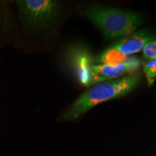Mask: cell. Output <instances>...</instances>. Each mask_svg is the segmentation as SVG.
Wrapping results in <instances>:
<instances>
[{"label": "cell", "instance_id": "52a82bcc", "mask_svg": "<svg viewBox=\"0 0 156 156\" xmlns=\"http://www.w3.org/2000/svg\"><path fill=\"white\" fill-rule=\"evenodd\" d=\"M130 58L127 56L111 46L94 58V62L104 64H117L125 63Z\"/></svg>", "mask_w": 156, "mask_h": 156}, {"label": "cell", "instance_id": "7a4b0ae2", "mask_svg": "<svg viewBox=\"0 0 156 156\" xmlns=\"http://www.w3.org/2000/svg\"><path fill=\"white\" fill-rule=\"evenodd\" d=\"M140 80L139 75H134L96 84L71 105L62 115V119L76 120L99 103L124 96L137 86Z\"/></svg>", "mask_w": 156, "mask_h": 156}, {"label": "cell", "instance_id": "6da1fadb", "mask_svg": "<svg viewBox=\"0 0 156 156\" xmlns=\"http://www.w3.org/2000/svg\"><path fill=\"white\" fill-rule=\"evenodd\" d=\"M80 15L97 27L106 40L121 38L131 34L143 23L140 13L95 4L78 5Z\"/></svg>", "mask_w": 156, "mask_h": 156}, {"label": "cell", "instance_id": "5b68a950", "mask_svg": "<svg viewBox=\"0 0 156 156\" xmlns=\"http://www.w3.org/2000/svg\"><path fill=\"white\" fill-rule=\"evenodd\" d=\"M67 56L80 83L84 86H89L94 58H93L88 49L83 46H73L69 49Z\"/></svg>", "mask_w": 156, "mask_h": 156}, {"label": "cell", "instance_id": "3957f363", "mask_svg": "<svg viewBox=\"0 0 156 156\" xmlns=\"http://www.w3.org/2000/svg\"><path fill=\"white\" fill-rule=\"evenodd\" d=\"M19 17L23 26L32 30H48L59 19L62 4L55 0H18Z\"/></svg>", "mask_w": 156, "mask_h": 156}, {"label": "cell", "instance_id": "277c9868", "mask_svg": "<svg viewBox=\"0 0 156 156\" xmlns=\"http://www.w3.org/2000/svg\"><path fill=\"white\" fill-rule=\"evenodd\" d=\"M141 61L137 58H130L125 63L117 64H93L90 70V80L89 86L112 80L119 78L125 74L132 73L139 69Z\"/></svg>", "mask_w": 156, "mask_h": 156}, {"label": "cell", "instance_id": "8992f818", "mask_svg": "<svg viewBox=\"0 0 156 156\" xmlns=\"http://www.w3.org/2000/svg\"><path fill=\"white\" fill-rule=\"evenodd\" d=\"M155 38H156L155 36L153 34L145 29H142L119 38L112 46L124 55L128 56L140 52L148 42Z\"/></svg>", "mask_w": 156, "mask_h": 156}, {"label": "cell", "instance_id": "ba28073f", "mask_svg": "<svg viewBox=\"0 0 156 156\" xmlns=\"http://www.w3.org/2000/svg\"><path fill=\"white\" fill-rule=\"evenodd\" d=\"M142 64L148 86H153L156 78V59H145Z\"/></svg>", "mask_w": 156, "mask_h": 156}, {"label": "cell", "instance_id": "9c48e42d", "mask_svg": "<svg viewBox=\"0 0 156 156\" xmlns=\"http://www.w3.org/2000/svg\"><path fill=\"white\" fill-rule=\"evenodd\" d=\"M142 51L145 59H156V38L148 42Z\"/></svg>", "mask_w": 156, "mask_h": 156}]
</instances>
